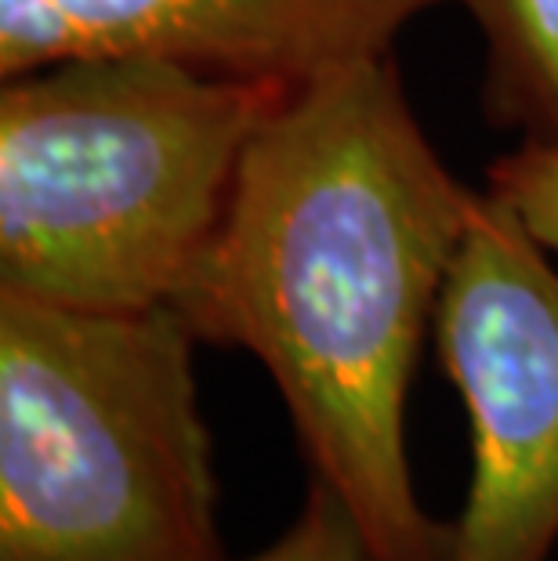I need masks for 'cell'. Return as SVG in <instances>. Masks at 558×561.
I'll use <instances>...</instances> for the list:
<instances>
[{
	"label": "cell",
	"mask_w": 558,
	"mask_h": 561,
	"mask_svg": "<svg viewBox=\"0 0 558 561\" xmlns=\"http://www.w3.org/2000/svg\"><path fill=\"white\" fill-rule=\"evenodd\" d=\"M475 196L391 55L352 62L272 105L171 305L200 344L265 366L366 561H446L449 525L413 489L407 396Z\"/></svg>",
	"instance_id": "cell-1"
},
{
	"label": "cell",
	"mask_w": 558,
	"mask_h": 561,
	"mask_svg": "<svg viewBox=\"0 0 558 561\" xmlns=\"http://www.w3.org/2000/svg\"><path fill=\"white\" fill-rule=\"evenodd\" d=\"M283 94L146 55L0 77V290L69 308L174 305Z\"/></svg>",
	"instance_id": "cell-2"
},
{
	"label": "cell",
	"mask_w": 558,
	"mask_h": 561,
	"mask_svg": "<svg viewBox=\"0 0 558 561\" xmlns=\"http://www.w3.org/2000/svg\"><path fill=\"white\" fill-rule=\"evenodd\" d=\"M178 308L0 290V561H225Z\"/></svg>",
	"instance_id": "cell-3"
},
{
	"label": "cell",
	"mask_w": 558,
	"mask_h": 561,
	"mask_svg": "<svg viewBox=\"0 0 558 561\" xmlns=\"http://www.w3.org/2000/svg\"><path fill=\"white\" fill-rule=\"evenodd\" d=\"M435 352L471 424L446 561H548L558 540V268L479 193L435 308Z\"/></svg>",
	"instance_id": "cell-4"
},
{
	"label": "cell",
	"mask_w": 558,
	"mask_h": 561,
	"mask_svg": "<svg viewBox=\"0 0 558 561\" xmlns=\"http://www.w3.org/2000/svg\"><path fill=\"white\" fill-rule=\"evenodd\" d=\"M435 4L446 0H0V77L146 55L294 91L391 55L407 22Z\"/></svg>",
	"instance_id": "cell-5"
},
{
	"label": "cell",
	"mask_w": 558,
	"mask_h": 561,
	"mask_svg": "<svg viewBox=\"0 0 558 561\" xmlns=\"http://www.w3.org/2000/svg\"><path fill=\"white\" fill-rule=\"evenodd\" d=\"M482 33V113L519 146L558 149V0H457Z\"/></svg>",
	"instance_id": "cell-6"
},
{
	"label": "cell",
	"mask_w": 558,
	"mask_h": 561,
	"mask_svg": "<svg viewBox=\"0 0 558 561\" xmlns=\"http://www.w3.org/2000/svg\"><path fill=\"white\" fill-rule=\"evenodd\" d=\"M232 561V558H225ZM243 561H366L363 536L349 507L327 482L308 474L305 504L276 543Z\"/></svg>",
	"instance_id": "cell-7"
},
{
	"label": "cell",
	"mask_w": 558,
	"mask_h": 561,
	"mask_svg": "<svg viewBox=\"0 0 558 561\" xmlns=\"http://www.w3.org/2000/svg\"><path fill=\"white\" fill-rule=\"evenodd\" d=\"M486 193L508 203L529 236L558 254V149L515 146L490 163Z\"/></svg>",
	"instance_id": "cell-8"
}]
</instances>
